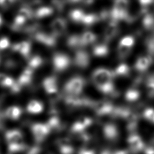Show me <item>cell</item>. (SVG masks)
<instances>
[{"instance_id": "cell-5", "label": "cell", "mask_w": 154, "mask_h": 154, "mask_svg": "<svg viewBox=\"0 0 154 154\" xmlns=\"http://www.w3.org/2000/svg\"><path fill=\"white\" fill-rule=\"evenodd\" d=\"M135 44V38L132 35H126L121 38L117 46V52L120 57L124 58L130 52Z\"/></svg>"}, {"instance_id": "cell-8", "label": "cell", "mask_w": 154, "mask_h": 154, "mask_svg": "<svg viewBox=\"0 0 154 154\" xmlns=\"http://www.w3.org/2000/svg\"><path fill=\"white\" fill-rule=\"evenodd\" d=\"M73 63L75 65L81 69L87 68L90 63L89 54L82 50H78L75 54Z\"/></svg>"}, {"instance_id": "cell-37", "label": "cell", "mask_w": 154, "mask_h": 154, "mask_svg": "<svg viewBox=\"0 0 154 154\" xmlns=\"http://www.w3.org/2000/svg\"><path fill=\"white\" fill-rule=\"evenodd\" d=\"M146 45L149 52L150 53L154 54V35L147 39Z\"/></svg>"}, {"instance_id": "cell-15", "label": "cell", "mask_w": 154, "mask_h": 154, "mask_svg": "<svg viewBox=\"0 0 154 154\" xmlns=\"http://www.w3.org/2000/svg\"><path fill=\"white\" fill-rule=\"evenodd\" d=\"M103 133L105 138L109 140H114L118 136L116 126L112 123H106L103 127Z\"/></svg>"}, {"instance_id": "cell-3", "label": "cell", "mask_w": 154, "mask_h": 154, "mask_svg": "<svg viewBox=\"0 0 154 154\" xmlns=\"http://www.w3.org/2000/svg\"><path fill=\"white\" fill-rule=\"evenodd\" d=\"M114 75L113 72L108 69L100 67L95 69L91 75V79L96 87L104 83L112 81Z\"/></svg>"}, {"instance_id": "cell-6", "label": "cell", "mask_w": 154, "mask_h": 154, "mask_svg": "<svg viewBox=\"0 0 154 154\" xmlns=\"http://www.w3.org/2000/svg\"><path fill=\"white\" fill-rule=\"evenodd\" d=\"M51 129L47 124L36 123L32 125L31 131L32 135L37 142L42 141L49 134Z\"/></svg>"}, {"instance_id": "cell-16", "label": "cell", "mask_w": 154, "mask_h": 154, "mask_svg": "<svg viewBox=\"0 0 154 154\" xmlns=\"http://www.w3.org/2000/svg\"><path fill=\"white\" fill-rule=\"evenodd\" d=\"M43 103L37 100H30L26 106V110L28 112L33 114H40L43 111Z\"/></svg>"}, {"instance_id": "cell-13", "label": "cell", "mask_w": 154, "mask_h": 154, "mask_svg": "<svg viewBox=\"0 0 154 154\" xmlns=\"http://www.w3.org/2000/svg\"><path fill=\"white\" fill-rule=\"evenodd\" d=\"M35 39L39 43L48 46H53L55 44V36L45 32H37L35 35Z\"/></svg>"}, {"instance_id": "cell-23", "label": "cell", "mask_w": 154, "mask_h": 154, "mask_svg": "<svg viewBox=\"0 0 154 154\" xmlns=\"http://www.w3.org/2000/svg\"><path fill=\"white\" fill-rule=\"evenodd\" d=\"M54 13V9L51 7L43 6L38 8L35 12V16L38 19H43L51 16Z\"/></svg>"}, {"instance_id": "cell-40", "label": "cell", "mask_w": 154, "mask_h": 154, "mask_svg": "<svg viewBox=\"0 0 154 154\" xmlns=\"http://www.w3.org/2000/svg\"><path fill=\"white\" fill-rule=\"evenodd\" d=\"M79 154H94V152L91 150H81L80 152H79Z\"/></svg>"}, {"instance_id": "cell-30", "label": "cell", "mask_w": 154, "mask_h": 154, "mask_svg": "<svg viewBox=\"0 0 154 154\" xmlns=\"http://www.w3.org/2000/svg\"><path fill=\"white\" fill-rule=\"evenodd\" d=\"M143 25L144 28L151 29L154 28V16L152 14H146L143 19Z\"/></svg>"}, {"instance_id": "cell-2", "label": "cell", "mask_w": 154, "mask_h": 154, "mask_svg": "<svg viewBox=\"0 0 154 154\" xmlns=\"http://www.w3.org/2000/svg\"><path fill=\"white\" fill-rule=\"evenodd\" d=\"M85 81L81 76H75L66 82L64 86V90L68 96H79L83 90Z\"/></svg>"}, {"instance_id": "cell-18", "label": "cell", "mask_w": 154, "mask_h": 154, "mask_svg": "<svg viewBox=\"0 0 154 154\" xmlns=\"http://www.w3.org/2000/svg\"><path fill=\"white\" fill-rule=\"evenodd\" d=\"M96 39H97V36L94 32L90 31H85L84 32L82 33L81 35H80L81 46L91 45L94 43Z\"/></svg>"}, {"instance_id": "cell-32", "label": "cell", "mask_w": 154, "mask_h": 154, "mask_svg": "<svg viewBox=\"0 0 154 154\" xmlns=\"http://www.w3.org/2000/svg\"><path fill=\"white\" fill-rule=\"evenodd\" d=\"M146 91L149 96L154 97V76L148 78L146 82Z\"/></svg>"}, {"instance_id": "cell-34", "label": "cell", "mask_w": 154, "mask_h": 154, "mask_svg": "<svg viewBox=\"0 0 154 154\" xmlns=\"http://www.w3.org/2000/svg\"><path fill=\"white\" fill-rule=\"evenodd\" d=\"M46 124L49 126L50 129H51L52 128H56L60 125V120L57 116H54L49 119Z\"/></svg>"}, {"instance_id": "cell-29", "label": "cell", "mask_w": 154, "mask_h": 154, "mask_svg": "<svg viewBox=\"0 0 154 154\" xmlns=\"http://www.w3.org/2000/svg\"><path fill=\"white\" fill-rule=\"evenodd\" d=\"M43 63V60L39 55H34L29 59L28 67L31 70H34L40 67Z\"/></svg>"}, {"instance_id": "cell-44", "label": "cell", "mask_w": 154, "mask_h": 154, "mask_svg": "<svg viewBox=\"0 0 154 154\" xmlns=\"http://www.w3.org/2000/svg\"><path fill=\"white\" fill-rule=\"evenodd\" d=\"M0 61H1V57H0Z\"/></svg>"}, {"instance_id": "cell-26", "label": "cell", "mask_w": 154, "mask_h": 154, "mask_svg": "<svg viewBox=\"0 0 154 154\" xmlns=\"http://www.w3.org/2000/svg\"><path fill=\"white\" fill-rule=\"evenodd\" d=\"M96 88L100 92L105 94H111L115 92V87L112 81L104 83Z\"/></svg>"}, {"instance_id": "cell-25", "label": "cell", "mask_w": 154, "mask_h": 154, "mask_svg": "<svg viewBox=\"0 0 154 154\" xmlns=\"http://www.w3.org/2000/svg\"><path fill=\"white\" fill-rule=\"evenodd\" d=\"M140 97V91L135 88L128 89L125 94V100L129 102H134L138 100Z\"/></svg>"}, {"instance_id": "cell-14", "label": "cell", "mask_w": 154, "mask_h": 154, "mask_svg": "<svg viewBox=\"0 0 154 154\" xmlns=\"http://www.w3.org/2000/svg\"><path fill=\"white\" fill-rule=\"evenodd\" d=\"M128 142L130 148L135 152L141 150L144 147V143L141 137L136 134H133L129 136L128 139Z\"/></svg>"}, {"instance_id": "cell-38", "label": "cell", "mask_w": 154, "mask_h": 154, "mask_svg": "<svg viewBox=\"0 0 154 154\" xmlns=\"http://www.w3.org/2000/svg\"><path fill=\"white\" fill-rule=\"evenodd\" d=\"M11 3H13L12 1H0V5L1 6H8L11 5Z\"/></svg>"}, {"instance_id": "cell-9", "label": "cell", "mask_w": 154, "mask_h": 154, "mask_svg": "<svg viewBox=\"0 0 154 154\" xmlns=\"http://www.w3.org/2000/svg\"><path fill=\"white\" fill-rule=\"evenodd\" d=\"M51 28L53 35L59 36L62 35L66 31L67 28V22L63 18L57 17L52 21Z\"/></svg>"}, {"instance_id": "cell-1", "label": "cell", "mask_w": 154, "mask_h": 154, "mask_svg": "<svg viewBox=\"0 0 154 154\" xmlns=\"http://www.w3.org/2000/svg\"><path fill=\"white\" fill-rule=\"evenodd\" d=\"M5 139L10 152H17L25 149L23 135L20 131L17 129L8 131L5 134Z\"/></svg>"}, {"instance_id": "cell-12", "label": "cell", "mask_w": 154, "mask_h": 154, "mask_svg": "<svg viewBox=\"0 0 154 154\" xmlns=\"http://www.w3.org/2000/svg\"><path fill=\"white\" fill-rule=\"evenodd\" d=\"M31 44L29 42L22 41L13 45L12 49L14 51L18 52L22 56L28 57L31 52Z\"/></svg>"}, {"instance_id": "cell-17", "label": "cell", "mask_w": 154, "mask_h": 154, "mask_svg": "<svg viewBox=\"0 0 154 154\" xmlns=\"http://www.w3.org/2000/svg\"><path fill=\"white\" fill-rule=\"evenodd\" d=\"M22 109L19 106L12 105L8 107L5 111V116L13 120H17L22 115Z\"/></svg>"}, {"instance_id": "cell-39", "label": "cell", "mask_w": 154, "mask_h": 154, "mask_svg": "<svg viewBox=\"0 0 154 154\" xmlns=\"http://www.w3.org/2000/svg\"><path fill=\"white\" fill-rule=\"evenodd\" d=\"M39 152V149L38 147H34L29 150L27 154H38Z\"/></svg>"}, {"instance_id": "cell-24", "label": "cell", "mask_w": 154, "mask_h": 154, "mask_svg": "<svg viewBox=\"0 0 154 154\" xmlns=\"http://www.w3.org/2000/svg\"><path fill=\"white\" fill-rule=\"evenodd\" d=\"M85 13L79 8H75L72 10L69 14V18L75 23H81Z\"/></svg>"}, {"instance_id": "cell-42", "label": "cell", "mask_w": 154, "mask_h": 154, "mask_svg": "<svg viewBox=\"0 0 154 154\" xmlns=\"http://www.w3.org/2000/svg\"><path fill=\"white\" fill-rule=\"evenodd\" d=\"M114 154H128L126 151L125 150H121V151H117L116 153Z\"/></svg>"}, {"instance_id": "cell-27", "label": "cell", "mask_w": 154, "mask_h": 154, "mask_svg": "<svg viewBox=\"0 0 154 154\" xmlns=\"http://www.w3.org/2000/svg\"><path fill=\"white\" fill-rule=\"evenodd\" d=\"M99 19L98 16L94 13H85L81 21L82 24L90 26L96 23Z\"/></svg>"}, {"instance_id": "cell-7", "label": "cell", "mask_w": 154, "mask_h": 154, "mask_svg": "<svg viewBox=\"0 0 154 154\" xmlns=\"http://www.w3.org/2000/svg\"><path fill=\"white\" fill-rule=\"evenodd\" d=\"M91 106L96 114L100 116L113 114L115 109V107L112 104L104 101L93 102Z\"/></svg>"}, {"instance_id": "cell-19", "label": "cell", "mask_w": 154, "mask_h": 154, "mask_svg": "<svg viewBox=\"0 0 154 154\" xmlns=\"http://www.w3.org/2000/svg\"><path fill=\"white\" fill-rule=\"evenodd\" d=\"M32 70L27 67L20 74L18 79V84L19 85H25L28 84L32 80Z\"/></svg>"}, {"instance_id": "cell-11", "label": "cell", "mask_w": 154, "mask_h": 154, "mask_svg": "<svg viewBox=\"0 0 154 154\" xmlns=\"http://www.w3.org/2000/svg\"><path fill=\"white\" fill-rule=\"evenodd\" d=\"M152 62L151 57L149 56L140 57L136 60L134 67L139 72H144L146 71L150 66Z\"/></svg>"}, {"instance_id": "cell-22", "label": "cell", "mask_w": 154, "mask_h": 154, "mask_svg": "<svg viewBox=\"0 0 154 154\" xmlns=\"http://www.w3.org/2000/svg\"><path fill=\"white\" fill-rule=\"evenodd\" d=\"M117 22L111 20L105 29V35L106 40H110L111 39H112L117 33Z\"/></svg>"}, {"instance_id": "cell-21", "label": "cell", "mask_w": 154, "mask_h": 154, "mask_svg": "<svg viewBox=\"0 0 154 154\" xmlns=\"http://www.w3.org/2000/svg\"><path fill=\"white\" fill-rule=\"evenodd\" d=\"M92 52L94 56L99 58L106 57L109 53V48L105 43L98 44L93 48Z\"/></svg>"}, {"instance_id": "cell-28", "label": "cell", "mask_w": 154, "mask_h": 154, "mask_svg": "<svg viewBox=\"0 0 154 154\" xmlns=\"http://www.w3.org/2000/svg\"><path fill=\"white\" fill-rule=\"evenodd\" d=\"M129 66L125 63H122L119 64L113 72L114 76H126L129 73Z\"/></svg>"}, {"instance_id": "cell-4", "label": "cell", "mask_w": 154, "mask_h": 154, "mask_svg": "<svg viewBox=\"0 0 154 154\" xmlns=\"http://www.w3.org/2000/svg\"><path fill=\"white\" fill-rule=\"evenodd\" d=\"M71 64L70 57L62 52L55 53L52 57V65L57 72H62L67 70Z\"/></svg>"}, {"instance_id": "cell-10", "label": "cell", "mask_w": 154, "mask_h": 154, "mask_svg": "<svg viewBox=\"0 0 154 154\" xmlns=\"http://www.w3.org/2000/svg\"><path fill=\"white\" fill-rule=\"evenodd\" d=\"M43 87L49 94H53L58 91L57 79L54 76H48L43 81Z\"/></svg>"}, {"instance_id": "cell-20", "label": "cell", "mask_w": 154, "mask_h": 154, "mask_svg": "<svg viewBox=\"0 0 154 154\" xmlns=\"http://www.w3.org/2000/svg\"><path fill=\"white\" fill-rule=\"evenodd\" d=\"M0 85L6 88H11L14 90H18V87H16L14 79L3 73H0Z\"/></svg>"}, {"instance_id": "cell-41", "label": "cell", "mask_w": 154, "mask_h": 154, "mask_svg": "<svg viewBox=\"0 0 154 154\" xmlns=\"http://www.w3.org/2000/svg\"><path fill=\"white\" fill-rule=\"evenodd\" d=\"M145 154H154V149L152 148H147L144 151Z\"/></svg>"}, {"instance_id": "cell-31", "label": "cell", "mask_w": 154, "mask_h": 154, "mask_svg": "<svg viewBox=\"0 0 154 154\" xmlns=\"http://www.w3.org/2000/svg\"><path fill=\"white\" fill-rule=\"evenodd\" d=\"M67 44L69 46V47L73 49L78 48L81 46L80 36L76 35H70L67 40Z\"/></svg>"}, {"instance_id": "cell-43", "label": "cell", "mask_w": 154, "mask_h": 154, "mask_svg": "<svg viewBox=\"0 0 154 154\" xmlns=\"http://www.w3.org/2000/svg\"><path fill=\"white\" fill-rule=\"evenodd\" d=\"M2 18L0 15V26L2 25Z\"/></svg>"}, {"instance_id": "cell-35", "label": "cell", "mask_w": 154, "mask_h": 154, "mask_svg": "<svg viewBox=\"0 0 154 154\" xmlns=\"http://www.w3.org/2000/svg\"><path fill=\"white\" fill-rule=\"evenodd\" d=\"M28 20L24 19L23 17L19 16V15H16V16L15 17L14 19V22H13V25L14 26L17 28V27H21L24 24H25V23Z\"/></svg>"}, {"instance_id": "cell-33", "label": "cell", "mask_w": 154, "mask_h": 154, "mask_svg": "<svg viewBox=\"0 0 154 154\" xmlns=\"http://www.w3.org/2000/svg\"><path fill=\"white\" fill-rule=\"evenodd\" d=\"M17 15L23 17L26 20H29V19L31 18L32 16V13L30 9L26 7H23L19 10Z\"/></svg>"}, {"instance_id": "cell-36", "label": "cell", "mask_w": 154, "mask_h": 154, "mask_svg": "<svg viewBox=\"0 0 154 154\" xmlns=\"http://www.w3.org/2000/svg\"><path fill=\"white\" fill-rule=\"evenodd\" d=\"M10 45V42L8 38L2 37L0 38V51L7 49Z\"/></svg>"}]
</instances>
